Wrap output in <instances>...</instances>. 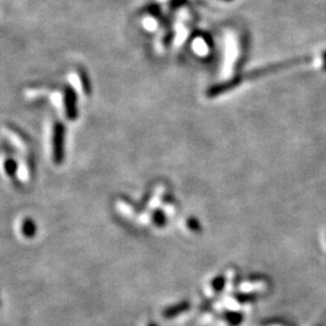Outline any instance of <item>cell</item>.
<instances>
[{
	"mask_svg": "<svg viewBox=\"0 0 326 326\" xmlns=\"http://www.w3.org/2000/svg\"><path fill=\"white\" fill-rule=\"evenodd\" d=\"M226 319L229 324L236 326L241 324L242 320H243V317H242V314H238V313H227Z\"/></svg>",
	"mask_w": 326,
	"mask_h": 326,
	"instance_id": "obj_8",
	"label": "cell"
},
{
	"mask_svg": "<svg viewBox=\"0 0 326 326\" xmlns=\"http://www.w3.org/2000/svg\"><path fill=\"white\" fill-rule=\"evenodd\" d=\"M117 208L120 209V212L122 214H125L126 216L128 215H133V213H134V209H133V207L130 206L128 202H126L125 199H120V201L117 202Z\"/></svg>",
	"mask_w": 326,
	"mask_h": 326,
	"instance_id": "obj_6",
	"label": "cell"
},
{
	"mask_svg": "<svg viewBox=\"0 0 326 326\" xmlns=\"http://www.w3.org/2000/svg\"><path fill=\"white\" fill-rule=\"evenodd\" d=\"M51 99H52L53 104L59 109H61L62 105L64 104L63 99H62L61 92H52V93H51Z\"/></svg>",
	"mask_w": 326,
	"mask_h": 326,
	"instance_id": "obj_12",
	"label": "cell"
},
{
	"mask_svg": "<svg viewBox=\"0 0 326 326\" xmlns=\"http://www.w3.org/2000/svg\"><path fill=\"white\" fill-rule=\"evenodd\" d=\"M318 326H320V325H318Z\"/></svg>",
	"mask_w": 326,
	"mask_h": 326,
	"instance_id": "obj_18",
	"label": "cell"
},
{
	"mask_svg": "<svg viewBox=\"0 0 326 326\" xmlns=\"http://www.w3.org/2000/svg\"><path fill=\"white\" fill-rule=\"evenodd\" d=\"M0 306H1V301H0Z\"/></svg>",
	"mask_w": 326,
	"mask_h": 326,
	"instance_id": "obj_17",
	"label": "cell"
},
{
	"mask_svg": "<svg viewBox=\"0 0 326 326\" xmlns=\"http://www.w3.org/2000/svg\"><path fill=\"white\" fill-rule=\"evenodd\" d=\"M190 310V302L187 301H182V302L177 303V305H173L170 307L165 308L162 312V315L164 319H173V318L178 317L179 314H182L186 310Z\"/></svg>",
	"mask_w": 326,
	"mask_h": 326,
	"instance_id": "obj_2",
	"label": "cell"
},
{
	"mask_svg": "<svg viewBox=\"0 0 326 326\" xmlns=\"http://www.w3.org/2000/svg\"><path fill=\"white\" fill-rule=\"evenodd\" d=\"M4 167L6 174L9 175V177H14L15 173H16V164H15L14 160H7V161H5Z\"/></svg>",
	"mask_w": 326,
	"mask_h": 326,
	"instance_id": "obj_10",
	"label": "cell"
},
{
	"mask_svg": "<svg viewBox=\"0 0 326 326\" xmlns=\"http://www.w3.org/2000/svg\"><path fill=\"white\" fill-rule=\"evenodd\" d=\"M147 326H160V325L156 324V323H150V324L147 325Z\"/></svg>",
	"mask_w": 326,
	"mask_h": 326,
	"instance_id": "obj_16",
	"label": "cell"
},
{
	"mask_svg": "<svg viewBox=\"0 0 326 326\" xmlns=\"http://www.w3.org/2000/svg\"><path fill=\"white\" fill-rule=\"evenodd\" d=\"M17 174H18L19 179L22 180V181H27L29 178V172H28V168H27V165L24 164V163H21L18 167V169H17Z\"/></svg>",
	"mask_w": 326,
	"mask_h": 326,
	"instance_id": "obj_9",
	"label": "cell"
},
{
	"mask_svg": "<svg viewBox=\"0 0 326 326\" xmlns=\"http://www.w3.org/2000/svg\"><path fill=\"white\" fill-rule=\"evenodd\" d=\"M64 105H65L68 117L74 120V118L76 117V108H75V96H74L73 90L66 91L65 99H64Z\"/></svg>",
	"mask_w": 326,
	"mask_h": 326,
	"instance_id": "obj_4",
	"label": "cell"
},
{
	"mask_svg": "<svg viewBox=\"0 0 326 326\" xmlns=\"http://www.w3.org/2000/svg\"><path fill=\"white\" fill-rule=\"evenodd\" d=\"M46 93H48V92H46L45 88H28V90L24 91V95H26V97L31 98V99L41 97V96H45Z\"/></svg>",
	"mask_w": 326,
	"mask_h": 326,
	"instance_id": "obj_7",
	"label": "cell"
},
{
	"mask_svg": "<svg viewBox=\"0 0 326 326\" xmlns=\"http://www.w3.org/2000/svg\"><path fill=\"white\" fill-rule=\"evenodd\" d=\"M152 220H154L155 225H157V226H163V225L165 224L164 214H163L162 212H160V211L155 212L154 215H152Z\"/></svg>",
	"mask_w": 326,
	"mask_h": 326,
	"instance_id": "obj_11",
	"label": "cell"
},
{
	"mask_svg": "<svg viewBox=\"0 0 326 326\" xmlns=\"http://www.w3.org/2000/svg\"><path fill=\"white\" fill-rule=\"evenodd\" d=\"M0 130H1L2 134H4L5 137H6L7 139H9L10 142H11L12 144L15 145V147H18L19 150H26L27 149L26 142H24L23 138H22L21 135L17 134V132H15V130H10V128H7V127H2Z\"/></svg>",
	"mask_w": 326,
	"mask_h": 326,
	"instance_id": "obj_3",
	"label": "cell"
},
{
	"mask_svg": "<svg viewBox=\"0 0 326 326\" xmlns=\"http://www.w3.org/2000/svg\"><path fill=\"white\" fill-rule=\"evenodd\" d=\"M255 295H236V298L242 302H248V301H254L255 300Z\"/></svg>",
	"mask_w": 326,
	"mask_h": 326,
	"instance_id": "obj_15",
	"label": "cell"
},
{
	"mask_svg": "<svg viewBox=\"0 0 326 326\" xmlns=\"http://www.w3.org/2000/svg\"><path fill=\"white\" fill-rule=\"evenodd\" d=\"M22 233L27 238H32L36 234V225L32 219H26L22 224Z\"/></svg>",
	"mask_w": 326,
	"mask_h": 326,
	"instance_id": "obj_5",
	"label": "cell"
},
{
	"mask_svg": "<svg viewBox=\"0 0 326 326\" xmlns=\"http://www.w3.org/2000/svg\"><path fill=\"white\" fill-rule=\"evenodd\" d=\"M63 138L64 128L62 125H57L53 134V159L56 163H61L63 159Z\"/></svg>",
	"mask_w": 326,
	"mask_h": 326,
	"instance_id": "obj_1",
	"label": "cell"
},
{
	"mask_svg": "<svg viewBox=\"0 0 326 326\" xmlns=\"http://www.w3.org/2000/svg\"><path fill=\"white\" fill-rule=\"evenodd\" d=\"M187 225H189V227L194 232H201V225L198 224V221H197V220L189 219V221H187Z\"/></svg>",
	"mask_w": 326,
	"mask_h": 326,
	"instance_id": "obj_14",
	"label": "cell"
},
{
	"mask_svg": "<svg viewBox=\"0 0 326 326\" xmlns=\"http://www.w3.org/2000/svg\"><path fill=\"white\" fill-rule=\"evenodd\" d=\"M224 285H225V278H224V277H217V278L214 279V281H213L214 290L220 291L222 288H224Z\"/></svg>",
	"mask_w": 326,
	"mask_h": 326,
	"instance_id": "obj_13",
	"label": "cell"
}]
</instances>
